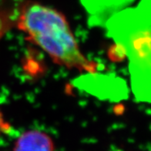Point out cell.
<instances>
[{"label":"cell","mask_w":151,"mask_h":151,"mask_svg":"<svg viewBox=\"0 0 151 151\" xmlns=\"http://www.w3.org/2000/svg\"><path fill=\"white\" fill-rule=\"evenodd\" d=\"M17 27L56 63L80 72H96V63L81 52L69 22L60 11L36 1H25L19 9Z\"/></svg>","instance_id":"cell-1"},{"label":"cell","mask_w":151,"mask_h":151,"mask_svg":"<svg viewBox=\"0 0 151 151\" xmlns=\"http://www.w3.org/2000/svg\"><path fill=\"white\" fill-rule=\"evenodd\" d=\"M13 151H55L52 139L37 129L24 132L15 143Z\"/></svg>","instance_id":"cell-2"},{"label":"cell","mask_w":151,"mask_h":151,"mask_svg":"<svg viewBox=\"0 0 151 151\" xmlns=\"http://www.w3.org/2000/svg\"><path fill=\"white\" fill-rule=\"evenodd\" d=\"M10 129L9 124L5 119L4 116L2 114L1 109H0V135L3 133L9 131Z\"/></svg>","instance_id":"cell-3"}]
</instances>
